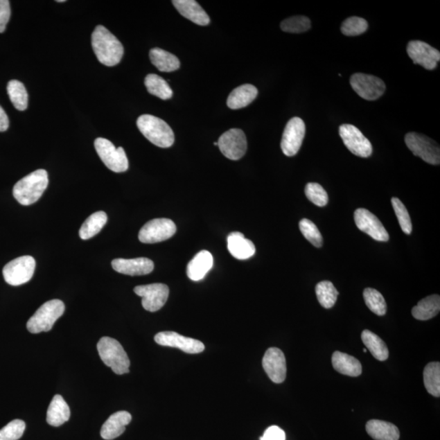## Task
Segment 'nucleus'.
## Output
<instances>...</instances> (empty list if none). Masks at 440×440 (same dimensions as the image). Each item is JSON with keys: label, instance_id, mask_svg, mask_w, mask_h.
<instances>
[{"label": "nucleus", "instance_id": "1", "mask_svg": "<svg viewBox=\"0 0 440 440\" xmlns=\"http://www.w3.org/2000/svg\"><path fill=\"white\" fill-rule=\"evenodd\" d=\"M91 45L97 59L106 67H114L123 57V46L103 26H97L91 35Z\"/></svg>", "mask_w": 440, "mask_h": 440}, {"label": "nucleus", "instance_id": "2", "mask_svg": "<svg viewBox=\"0 0 440 440\" xmlns=\"http://www.w3.org/2000/svg\"><path fill=\"white\" fill-rule=\"evenodd\" d=\"M47 171L39 169L19 180L13 188V196L23 206L35 203L43 195L49 185Z\"/></svg>", "mask_w": 440, "mask_h": 440}, {"label": "nucleus", "instance_id": "3", "mask_svg": "<svg viewBox=\"0 0 440 440\" xmlns=\"http://www.w3.org/2000/svg\"><path fill=\"white\" fill-rule=\"evenodd\" d=\"M137 127L147 140L157 147L170 148L175 142V134L163 119L143 114L137 119Z\"/></svg>", "mask_w": 440, "mask_h": 440}, {"label": "nucleus", "instance_id": "4", "mask_svg": "<svg viewBox=\"0 0 440 440\" xmlns=\"http://www.w3.org/2000/svg\"><path fill=\"white\" fill-rule=\"evenodd\" d=\"M97 351L101 360L112 369L114 373L123 375L129 373L131 362L118 341L109 337H101L97 344Z\"/></svg>", "mask_w": 440, "mask_h": 440}, {"label": "nucleus", "instance_id": "5", "mask_svg": "<svg viewBox=\"0 0 440 440\" xmlns=\"http://www.w3.org/2000/svg\"><path fill=\"white\" fill-rule=\"evenodd\" d=\"M66 310L62 300L53 299L42 305L27 322V330L31 333L49 332Z\"/></svg>", "mask_w": 440, "mask_h": 440}, {"label": "nucleus", "instance_id": "6", "mask_svg": "<svg viewBox=\"0 0 440 440\" xmlns=\"http://www.w3.org/2000/svg\"><path fill=\"white\" fill-rule=\"evenodd\" d=\"M95 149L106 168L116 173H122L129 168L128 159L122 147L116 148L107 139L97 138Z\"/></svg>", "mask_w": 440, "mask_h": 440}, {"label": "nucleus", "instance_id": "7", "mask_svg": "<svg viewBox=\"0 0 440 440\" xmlns=\"http://www.w3.org/2000/svg\"><path fill=\"white\" fill-rule=\"evenodd\" d=\"M36 263L32 256H26L13 259L3 270L4 280L8 285L18 286L27 283L33 277Z\"/></svg>", "mask_w": 440, "mask_h": 440}, {"label": "nucleus", "instance_id": "8", "mask_svg": "<svg viewBox=\"0 0 440 440\" xmlns=\"http://www.w3.org/2000/svg\"><path fill=\"white\" fill-rule=\"evenodd\" d=\"M405 143L413 154L421 157L425 163L439 165V146L432 139L419 133L410 132L405 136Z\"/></svg>", "mask_w": 440, "mask_h": 440}, {"label": "nucleus", "instance_id": "9", "mask_svg": "<svg viewBox=\"0 0 440 440\" xmlns=\"http://www.w3.org/2000/svg\"><path fill=\"white\" fill-rule=\"evenodd\" d=\"M176 233L174 222L169 219H155L148 222L139 233L142 243L152 244L168 240Z\"/></svg>", "mask_w": 440, "mask_h": 440}, {"label": "nucleus", "instance_id": "10", "mask_svg": "<svg viewBox=\"0 0 440 440\" xmlns=\"http://www.w3.org/2000/svg\"><path fill=\"white\" fill-rule=\"evenodd\" d=\"M218 146L227 159L237 161L242 159L247 150V137L243 130L230 129L220 137Z\"/></svg>", "mask_w": 440, "mask_h": 440}, {"label": "nucleus", "instance_id": "11", "mask_svg": "<svg viewBox=\"0 0 440 440\" xmlns=\"http://www.w3.org/2000/svg\"><path fill=\"white\" fill-rule=\"evenodd\" d=\"M350 83L353 90L363 99L376 100L386 91V85L376 76L355 73L351 77Z\"/></svg>", "mask_w": 440, "mask_h": 440}, {"label": "nucleus", "instance_id": "12", "mask_svg": "<svg viewBox=\"0 0 440 440\" xmlns=\"http://www.w3.org/2000/svg\"><path fill=\"white\" fill-rule=\"evenodd\" d=\"M134 292L142 298V306L146 311L155 313L168 301L170 290L165 284L155 283L137 286Z\"/></svg>", "mask_w": 440, "mask_h": 440}, {"label": "nucleus", "instance_id": "13", "mask_svg": "<svg viewBox=\"0 0 440 440\" xmlns=\"http://www.w3.org/2000/svg\"><path fill=\"white\" fill-rule=\"evenodd\" d=\"M340 135L344 145L352 154L360 157L371 156L372 143L353 125H342L340 127Z\"/></svg>", "mask_w": 440, "mask_h": 440}, {"label": "nucleus", "instance_id": "14", "mask_svg": "<svg viewBox=\"0 0 440 440\" xmlns=\"http://www.w3.org/2000/svg\"><path fill=\"white\" fill-rule=\"evenodd\" d=\"M306 133L305 123L298 117L291 118L286 124L281 143L282 152L288 157L298 154Z\"/></svg>", "mask_w": 440, "mask_h": 440}, {"label": "nucleus", "instance_id": "15", "mask_svg": "<svg viewBox=\"0 0 440 440\" xmlns=\"http://www.w3.org/2000/svg\"><path fill=\"white\" fill-rule=\"evenodd\" d=\"M407 53L414 64H419L428 71L437 68L440 60L439 51L423 41H410Z\"/></svg>", "mask_w": 440, "mask_h": 440}, {"label": "nucleus", "instance_id": "16", "mask_svg": "<svg viewBox=\"0 0 440 440\" xmlns=\"http://www.w3.org/2000/svg\"><path fill=\"white\" fill-rule=\"evenodd\" d=\"M157 344L175 347L188 354H198L205 350V346L201 341L184 337L173 331H164L157 333L155 337Z\"/></svg>", "mask_w": 440, "mask_h": 440}, {"label": "nucleus", "instance_id": "17", "mask_svg": "<svg viewBox=\"0 0 440 440\" xmlns=\"http://www.w3.org/2000/svg\"><path fill=\"white\" fill-rule=\"evenodd\" d=\"M354 220L358 228L373 239L378 242H387L389 240L387 231L381 221L369 211L359 208L354 213Z\"/></svg>", "mask_w": 440, "mask_h": 440}, {"label": "nucleus", "instance_id": "18", "mask_svg": "<svg viewBox=\"0 0 440 440\" xmlns=\"http://www.w3.org/2000/svg\"><path fill=\"white\" fill-rule=\"evenodd\" d=\"M263 367L273 382L279 384L286 378V360L281 350L271 347L265 352L263 358Z\"/></svg>", "mask_w": 440, "mask_h": 440}, {"label": "nucleus", "instance_id": "19", "mask_svg": "<svg viewBox=\"0 0 440 440\" xmlns=\"http://www.w3.org/2000/svg\"><path fill=\"white\" fill-rule=\"evenodd\" d=\"M114 270L121 274L128 276H143L154 270L155 263L150 258H116L112 261Z\"/></svg>", "mask_w": 440, "mask_h": 440}, {"label": "nucleus", "instance_id": "20", "mask_svg": "<svg viewBox=\"0 0 440 440\" xmlns=\"http://www.w3.org/2000/svg\"><path fill=\"white\" fill-rule=\"evenodd\" d=\"M132 419V415L127 411H119L111 415L101 428V437L106 440L118 438L124 433Z\"/></svg>", "mask_w": 440, "mask_h": 440}, {"label": "nucleus", "instance_id": "21", "mask_svg": "<svg viewBox=\"0 0 440 440\" xmlns=\"http://www.w3.org/2000/svg\"><path fill=\"white\" fill-rule=\"evenodd\" d=\"M173 6L183 17L199 26L209 25V16L194 0H174Z\"/></svg>", "mask_w": 440, "mask_h": 440}, {"label": "nucleus", "instance_id": "22", "mask_svg": "<svg viewBox=\"0 0 440 440\" xmlns=\"http://www.w3.org/2000/svg\"><path fill=\"white\" fill-rule=\"evenodd\" d=\"M228 249L231 256L240 261L252 258L256 254V249L252 240L244 237L239 231H234L229 235Z\"/></svg>", "mask_w": 440, "mask_h": 440}, {"label": "nucleus", "instance_id": "23", "mask_svg": "<svg viewBox=\"0 0 440 440\" xmlns=\"http://www.w3.org/2000/svg\"><path fill=\"white\" fill-rule=\"evenodd\" d=\"M214 258L207 251H202L193 257L187 266V276L190 280L198 281L203 279L213 267Z\"/></svg>", "mask_w": 440, "mask_h": 440}, {"label": "nucleus", "instance_id": "24", "mask_svg": "<svg viewBox=\"0 0 440 440\" xmlns=\"http://www.w3.org/2000/svg\"><path fill=\"white\" fill-rule=\"evenodd\" d=\"M333 369L340 373L350 377H358L362 373V366L360 361L353 356L335 351L332 355Z\"/></svg>", "mask_w": 440, "mask_h": 440}, {"label": "nucleus", "instance_id": "25", "mask_svg": "<svg viewBox=\"0 0 440 440\" xmlns=\"http://www.w3.org/2000/svg\"><path fill=\"white\" fill-rule=\"evenodd\" d=\"M258 96L257 88L252 85L240 86L231 92L227 105L231 109L247 107L256 100Z\"/></svg>", "mask_w": 440, "mask_h": 440}, {"label": "nucleus", "instance_id": "26", "mask_svg": "<svg viewBox=\"0 0 440 440\" xmlns=\"http://www.w3.org/2000/svg\"><path fill=\"white\" fill-rule=\"evenodd\" d=\"M367 433L375 440H399L400 430L387 421L370 420L366 424Z\"/></svg>", "mask_w": 440, "mask_h": 440}, {"label": "nucleus", "instance_id": "27", "mask_svg": "<svg viewBox=\"0 0 440 440\" xmlns=\"http://www.w3.org/2000/svg\"><path fill=\"white\" fill-rule=\"evenodd\" d=\"M71 418V410L63 397L55 395L49 407L47 423L53 427H60Z\"/></svg>", "mask_w": 440, "mask_h": 440}, {"label": "nucleus", "instance_id": "28", "mask_svg": "<svg viewBox=\"0 0 440 440\" xmlns=\"http://www.w3.org/2000/svg\"><path fill=\"white\" fill-rule=\"evenodd\" d=\"M440 311L439 295L434 294L421 299L412 310V315L419 321H428L437 317Z\"/></svg>", "mask_w": 440, "mask_h": 440}, {"label": "nucleus", "instance_id": "29", "mask_svg": "<svg viewBox=\"0 0 440 440\" xmlns=\"http://www.w3.org/2000/svg\"><path fill=\"white\" fill-rule=\"evenodd\" d=\"M151 62L161 72L177 71L180 67L179 60L175 55L161 49H152L150 52Z\"/></svg>", "mask_w": 440, "mask_h": 440}, {"label": "nucleus", "instance_id": "30", "mask_svg": "<svg viewBox=\"0 0 440 440\" xmlns=\"http://www.w3.org/2000/svg\"><path fill=\"white\" fill-rule=\"evenodd\" d=\"M361 340L375 359L380 361H385L388 359L389 350L381 337L371 331L365 330L361 335Z\"/></svg>", "mask_w": 440, "mask_h": 440}, {"label": "nucleus", "instance_id": "31", "mask_svg": "<svg viewBox=\"0 0 440 440\" xmlns=\"http://www.w3.org/2000/svg\"><path fill=\"white\" fill-rule=\"evenodd\" d=\"M108 217L104 211H97L88 217L80 229V237L88 240L98 234L107 223Z\"/></svg>", "mask_w": 440, "mask_h": 440}, {"label": "nucleus", "instance_id": "32", "mask_svg": "<svg viewBox=\"0 0 440 440\" xmlns=\"http://www.w3.org/2000/svg\"><path fill=\"white\" fill-rule=\"evenodd\" d=\"M145 85L147 91L151 95L157 96L161 100H169L173 96V91L171 90L168 82L164 80L163 78L155 75V73H150V75L146 76Z\"/></svg>", "mask_w": 440, "mask_h": 440}, {"label": "nucleus", "instance_id": "33", "mask_svg": "<svg viewBox=\"0 0 440 440\" xmlns=\"http://www.w3.org/2000/svg\"><path fill=\"white\" fill-rule=\"evenodd\" d=\"M423 381L425 387L430 395L434 397L440 396L439 362H432L425 366L423 371Z\"/></svg>", "mask_w": 440, "mask_h": 440}, {"label": "nucleus", "instance_id": "34", "mask_svg": "<svg viewBox=\"0 0 440 440\" xmlns=\"http://www.w3.org/2000/svg\"><path fill=\"white\" fill-rule=\"evenodd\" d=\"M316 294L319 304L323 308L330 309L335 306L339 296V291L336 290L332 282L324 281L317 285Z\"/></svg>", "mask_w": 440, "mask_h": 440}, {"label": "nucleus", "instance_id": "35", "mask_svg": "<svg viewBox=\"0 0 440 440\" xmlns=\"http://www.w3.org/2000/svg\"><path fill=\"white\" fill-rule=\"evenodd\" d=\"M8 94L14 107L26 110L28 106V94L24 85L20 81L11 80L8 83Z\"/></svg>", "mask_w": 440, "mask_h": 440}, {"label": "nucleus", "instance_id": "36", "mask_svg": "<svg viewBox=\"0 0 440 440\" xmlns=\"http://www.w3.org/2000/svg\"><path fill=\"white\" fill-rule=\"evenodd\" d=\"M364 299L370 311L378 316H384L387 313L385 299L379 291L372 288L365 289L364 290Z\"/></svg>", "mask_w": 440, "mask_h": 440}, {"label": "nucleus", "instance_id": "37", "mask_svg": "<svg viewBox=\"0 0 440 440\" xmlns=\"http://www.w3.org/2000/svg\"><path fill=\"white\" fill-rule=\"evenodd\" d=\"M281 30L287 33L299 34L308 31L311 28V21L303 16L287 18L281 23Z\"/></svg>", "mask_w": 440, "mask_h": 440}, {"label": "nucleus", "instance_id": "38", "mask_svg": "<svg viewBox=\"0 0 440 440\" xmlns=\"http://www.w3.org/2000/svg\"><path fill=\"white\" fill-rule=\"evenodd\" d=\"M299 229L304 238L311 243L314 247H322L323 238L316 225L310 220L303 219L299 222Z\"/></svg>", "mask_w": 440, "mask_h": 440}, {"label": "nucleus", "instance_id": "39", "mask_svg": "<svg viewBox=\"0 0 440 440\" xmlns=\"http://www.w3.org/2000/svg\"><path fill=\"white\" fill-rule=\"evenodd\" d=\"M368 29V22L364 18L351 17L347 18L341 26L342 33L346 36H358Z\"/></svg>", "mask_w": 440, "mask_h": 440}, {"label": "nucleus", "instance_id": "40", "mask_svg": "<svg viewBox=\"0 0 440 440\" xmlns=\"http://www.w3.org/2000/svg\"><path fill=\"white\" fill-rule=\"evenodd\" d=\"M305 195L310 202L319 207L326 206L328 202L327 192L317 183H308L306 185Z\"/></svg>", "mask_w": 440, "mask_h": 440}, {"label": "nucleus", "instance_id": "41", "mask_svg": "<svg viewBox=\"0 0 440 440\" xmlns=\"http://www.w3.org/2000/svg\"><path fill=\"white\" fill-rule=\"evenodd\" d=\"M391 204L402 231L407 235L411 234L412 231H413V225H412L411 218L404 204L399 198L396 197L391 199Z\"/></svg>", "mask_w": 440, "mask_h": 440}, {"label": "nucleus", "instance_id": "42", "mask_svg": "<svg viewBox=\"0 0 440 440\" xmlns=\"http://www.w3.org/2000/svg\"><path fill=\"white\" fill-rule=\"evenodd\" d=\"M26 430L24 421L16 419L0 430V440H18L21 439Z\"/></svg>", "mask_w": 440, "mask_h": 440}, {"label": "nucleus", "instance_id": "43", "mask_svg": "<svg viewBox=\"0 0 440 440\" xmlns=\"http://www.w3.org/2000/svg\"><path fill=\"white\" fill-rule=\"evenodd\" d=\"M10 16V2L8 0H0V33L6 30Z\"/></svg>", "mask_w": 440, "mask_h": 440}, {"label": "nucleus", "instance_id": "44", "mask_svg": "<svg viewBox=\"0 0 440 440\" xmlns=\"http://www.w3.org/2000/svg\"><path fill=\"white\" fill-rule=\"evenodd\" d=\"M261 440H285V433L276 425H272L265 430Z\"/></svg>", "mask_w": 440, "mask_h": 440}, {"label": "nucleus", "instance_id": "45", "mask_svg": "<svg viewBox=\"0 0 440 440\" xmlns=\"http://www.w3.org/2000/svg\"><path fill=\"white\" fill-rule=\"evenodd\" d=\"M9 127V120L6 111L0 106V132L7 131Z\"/></svg>", "mask_w": 440, "mask_h": 440}, {"label": "nucleus", "instance_id": "46", "mask_svg": "<svg viewBox=\"0 0 440 440\" xmlns=\"http://www.w3.org/2000/svg\"><path fill=\"white\" fill-rule=\"evenodd\" d=\"M57 2H58V3H63V2H64V0H58V1H57Z\"/></svg>", "mask_w": 440, "mask_h": 440}, {"label": "nucleus", "instance_id": "47", "mask_svg": "<svg viewBox=\"0 0 440 440\" xmlns=\"http://www.w3.org/2000/svg\"><path fill=\"white\" fill-rule=\"evenodd\" d=\"M363 351L364 352V353H366V352H367V349H363Z\"/></svg>", "mask_w": 440, "mask_h": 440}]
</instances>
